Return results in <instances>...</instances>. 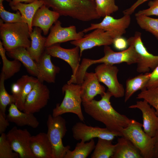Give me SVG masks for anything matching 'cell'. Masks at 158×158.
Masks as SVG:
<instances>
[{
    "label": "cell",
    "mask_w": 158,
    "mask_h": 158,
    "mask_svg": "<svg viewBox=\"0 0 158 158\" xmlns=\"http://www.w3.org/2000/svg\"><path fill=\"white\" fill-rule=\"evenodd\" d=\"M112 96L107 90L100 100L83 102L82 104L85 112L94 119L102 123L109 130L121 134L122 129L128 126L132 119L113 108L110 102Z\"/></svg>",
    "instance_id": "obj_1"
},
{
    "label": "cell",
    "mask_w": 158,
    "mask_h": 158,
    "mask_svg": "<svg viewBox=\"0 0 158 158\" xmlns=\"http://www.w3.org/2000/svg\"><path fill=\"white\" fill-rule=\"evenodd\" d=\"M44 5L58 13L83 21L101 17L96 10L95 1L92 0H41Z\"/></svg>",
    "instance_id": "obj_2"
},
{
    "label": "cell",
    "mask_w": 158,
    "mask_h": 158,
    "mask_svg": "<svg viewBox=\"0 0 158 158\" xmlns=\"http://www.w3.org/2000/svg\"><path fill=\"white\" fill-rule=\"evenodd\" d=\"M129 46L127 49L119 52H115L109 46H104V56L97 60L83 58L76 75L79 78L83 79L87 68L94 64L104 63L113 65L124 62L129 65L137 63L138 60V54L132 45Z\"/></svg>",
    "instance_id": "obj_3"
},
{
    "label": "cell",
    "mask_w": 158,
    "mask_h": 158,
    "mask_svg": "<svg viewBox=\"0 0 158 158\" xmlns=\"http://www.w3.org/2000/svg\"><path fill=\"white\" fill-rule=\"evenodd\" d=\"M0 20V38L4 48L8 51L18 47L27 48L31 46L28 26L24 22L4 23Z\"/></svg>",
    "instance_id": "obj_4"
},
{
    "label": "cell",
    "mask_w": 158,
    "mask_h": 158,
    "mask_svg": "<svg viewBox=\"0 0 158 158\" xmlns=\"http://www.w3.org/2000/svg\"><path fill=\"white\" fill-rule=\"evenodd\" d=\"M62 91L64 94L63 99L61 104H57L53 109L52 115L56 116L66 113H72L77 115L81 122H84L85 119L81 107L82 101L80 85L67 83L62 87Z\"/></svg>",
    "instance_id": "obj_5"
},
{
    "label": "cell",
    "mask_w": 158,
    "mask_h": 158,
    "mask_svg": "<svg viewBox=\"0 0 158 158\" xmlns=\"http://www.w3.org/2000/svg\"><path fill=\"white\" fill-rule=\"evenodd\" d=\"M142 124L132 119L128 126L122 129L121 133L138 149L143 158H152L154 138L147 134L142 129Z\"/></svg>",
    "instance_id": "obj_6"
},
{
    "label": "cell",
    "mask_w": 158,
    "mask_h": 158,
    "mask_svg": "<svg viewBox=\"0 0 158 158\" xmlns=\"http://www.w3.org/2000/svg\"><path fill=\"white\" fill-rule=\"evenodd\" d=\"M47 125V133L52 146L53 158H64L71 148L69 145L64 146L62 142L67 131L65 120L61 115L54 116L49 114Z\"/></svg>",
    "instance_id": "obj_7"
},
{
    "label": "cell",
    "mask_w": 158,
    "mask_h": 158,
    "mask_svg": "<svg viewBox=\"0 0 158 158\" xmlns=\"http://www.w3.org/2000/svg\"><path fill=\"white\" fill-rule=\"evenodd\" d=\"M121 37L116 32L105 31L100 28H97L92 32L84 35L81 39L71 41V44L78 46L80 49L81 57L85 50L96 46H109L113 44L114 39Z\"/></svg>",
    "instance_id": "obj_8"
},
{
    "label": "cell",
    "mask_w": 158,
    "mask_h": 158,
    "mask_svg": "<svg viewBox=\"0 0 158 158\" xmlns=\"http://www.w3.org/2000/svg\"><path fill=\"white\" fill-rule=\"evenodd\" d=\"M118 71L116 66L104 63L98 66L95 69V73L99 82L105 84L112 96L116 98L123 97L125 93L123 85L118 80Z\"/></svg>",
    "instance_id": "obj_9"
},
{
    "label": "cell",
    "mask_w": 158,
    "mask_h": 158,
    "mask_svg": "<svg viewBox=\"0 0 158 158\" xmlns=\"http://www.w3.org/2000/svg\"><path fill=\"white\" fill-rule=\"evenodd\" d=\"M128 45H132L138 56L137 71L140 73L149 72L158 65V55H154L149 52L145 46L141 38V33L135 32L133 36L127 40Z\"/></svg>",
    "instance_id": "obj_10"
},
{
    "label": "cell",
    "mask_w": 158,
    "mask_h": 158,
    "mask_svg": "<svg viewBox=\"0 0 158 158\" xmlns=\"http://www.w3.org/2000/svg\"><path fill=\"white\" fill-rule=\"evenodd\" d=\"M73 136L76 140L85 142L95 138L113 140L116 137L122 136L119 133L112 131L107 128L89 126L81 122L72 127Z\"/></svg>",
    "instance_id": "obj_11"
},
{
    "label": "cell",
    "mask_w": 158,
    "mask_h": 158,
    "mask_svg": "<svg viewBox=\"0 0 158 158\" xmlns=\"http://www.w3.org/2000/svg\"><path fill=\"white\" fill-rule=\"evenodd\" d=\"M31 135L26 129H18L14 126L6 134V139L13 150L20 158H35L30 146Z\"/></svg>",
    "instance_id": "obj_12"
},
{
    "label": "cell",
    "mask_w": 158,
    "mask_h": 158,
    "mask_svg": "<svg viewBox=\"0 0 158 158\" xmlns=\"http://www.w3.org/2000/svg\"><path fill=\"white\" fill-rule=\"evenodd\" d=\"M49 97V89L38 80L26 98L23 111L32 114L39 112L47 105Z\"/></svg>",
    "instance_id": "obj_13"
},
{
    "label": "cell",
    "mask_w": 158,
    "mask_h": 158,
    "mask_svg": "<svg viewBox=\"0 0 158 158\" xmlns=\"http://www.w3.org/2000/svg\"><path fill=\"white\" fill-rule=\"evenodd\" d=\"M82 31L77 32L74 25L67 27L61 26V23L57 20L50 28L46 38L45 47H47L55 44L79 40L84 35Z\"/></svg>",
    "instance_id": "obj_14"
},
{
    "label": "cell",
    "mask_w": 158,
    "mask_h": 158,
    "mask_svg": "<svg viewBox=\"0 0 158 158\" xmlns=\"http://www.w3.org/2000/svg\"><path fill=\"white\" fill-rule=\"evenodd\" d=\"M131 22L130 15H124L121 18L115 19L109 16L104 17L103 20L99 23H91L90 26L83 30L84 33L97 28H100L105 31H114L120 36L126 32V30L129 26Z\"/></svg>",
    "instance_id": "obj_15"
},
{
    "label": "cell",
    "mask_w": 158,
    "mask_h": 158,
    "mask_svg": "<svg viewBox=\"0 0 158 158\" xmlns=\"http://www.w3.org/2000/svg\"><path fill=\"white\" fill-rule=\"evenodd\" d=\"M145 100L138 101L128 108L138 109L141 111L144 131L150 136L154 137L158 130V116L154 109Z\"/></svg>",
    "instance_id": "obj_16"
},
{
    "label": "cell",
    "mask_w": 158,
    "mask_h": 158,
    "mask_svg": "<svg viewBox=\"0 0 158 158\" xmlns=\"http://www.w3.org/2000/svg\"><path fill=\"white\" fill-rule=\"evenodd\" d=\"M45 50L51 56L60 59L68 63L71 66L74 75L80 65V49L78 46L71 49L61 47L59 43L46 47Z\"/></svg>",
    "instance_id": "obj_17"
},
{
    "label": "cell",
    "mask_w": 158,
    "mask_h": 158,
    "mask_svg": "<svg viewBox=\"0 0 158 158\" xmlns=\"http://www.w3.org/2000/svg\"><path fill=\"white\" fill-rule=\"evenodd\" d=\"M99 82L95 73L86 71L80 85L82 102L91 101L97 95L102 97L104 95L105 92V88Z\"/></svg>",
    "instance_id": "obj_18"
},
{
    "label": "cell",
    "mask_w": 158,
    "mask_h": 158,
    "mask_svg": "<svg viewBox=\"0 0 158 158\" xmlns=\"http://www.w3.org/2000/svg\"><path fill=\"white\" fill-rule=\"evenodd\" d=\"M60 16L58 13L50 10L48 7L44 4L37 11L34 16L32 22V27L40 28L44 35H46Z\"/></svg>",
    "instance_id": "obj_19"
},
{
    "label": "cell",
    "mask_w": 158,
    "mask_h": 158,
    "mask_svg": "<svg viewBox=\"0 0 158 158\" xmlns=\"http://www.w3.org/2000/svg\"><path fill=\"white\" fill-rule=\"evenodd\" d=\"M51 56L45 50L37 63L39 74L37 78L42 82L54 83L56 75L60 72V68L51 62Z\"/></svg>",
    "instance_id": "obj_20"
},
{
    "label": "cell",
    "mask_w": 158,
    "mask_h": 158,
    "mask_svg": "<svg viewBox=\"0 0 158 158\" xmlns=\"http://www.w3.org/2000/svg\"><path fill=\"white\" fill-rule=\"evenodd\" d=\"M30 146L35 158H53L52 147L47 133H40L32 136Z\"/></svg>",
    "instance_id": "obj_21"
},
{
    "label": "cell",
    "mask_w": 158,
    "mask_h": 158,
    "mask_svg": "<svg viewBox=\"0 0 158 158\" xmlns=\"http://www.w3.org/2000/svg\"><path fill=\"white\" fill-rule=\"evenodd\" d=\"M33 114L22 112L14 103H12L10 105L6 118L9 122L14 123L18 126H28L36 128L39 122Z\"/></svg>",
    "instance_id": "obj_22"
},
{
    "label": "cell",
    "mask_w": 158,
    "mask_h": 158,
    "mask_svg": "<svg viewBox=\"0 0 158 158\" xmlns=\"http://www.w3.org/2000/svg\"><path fill=\"white\" fill-rule=\"evenodd\" d=\"M6 52L7 55L9 57L18 60L22 63L29 74L38 77L39 71L37 63L32 58L26 48L18 47Z\"/></svg>",
    "instance_id": "obj_23"
},
{
    "label": "cell",
    "mask_w": 158,
    "mask_h": 158,
    "mask_svg": "<svg viewBox=\"0 0 158 158\" xmlns=\"http://www.w3.org/2000/svg\"><path fill=\"white\" fill-rule=\"evenodd\" d=\"M111 158H143L138 149L128 138L123 136L117 139Z\"/></svg>",
    "instance_id": "obj_24"
},
{
    "label": "cell",
    "mask_w": 158,
    "mask_h": 158,
    "mask_svg": "<svg viewBox=\"0 0 158 158\" xmlns=\"http://www.w3.org/2000/svg\"><path fill=\"white\" fill-rule=\"evenodd\" d=\"M44 4L41 0H35L30 3L19 2L9 6L12 10L20 12L25 23L28 25L31 33L33 30L32 22L34 16L37 11Z\"/></svg>",
    "instance_id": "obj_25"
},
{
    "label": "cell",
    "mask_w": 158,
    "mask_h": 158,
    "mask_svg": "<svg viewBox=\"0 0 158 158\" xmlns=\"http://www.w3.org/2000/svg\"><path fill=\"white\" fill-rule=\"evenodd\" d=\"M42 30L35 27L30 33L31 46L27 49L33 59L37 63L42 54L45 51L46 38L42 34Z\"/></svg>",
    "instance_id": "obj_26"
},
{
    "label": "cell",
    "mask_w": 158,
    "mask_h": 158,
    "mask_svg": "<svg viewBox=\"0 0 158 158\" xmlns=\"http://www.w3.org/2000/svg\"><path fill=\"white\" fill-rule=\"evenodd\" d=\"M38 80L37 78L25 75L16 81L19 87V93L15 104L20 111H23L26 98Z\"/></svg>",
    "instance_id": "obj_27"
},
{
    "label": "cell",
    "mask_w": 158,
    "mask_h": 158,
    "mask_svg": "<svg viewBox=\"0 0 158 158\" xmlns=\"http://www.w3.org/2000/svg\"><path fill=\"white\" fill-rule=\"evenodd\" d=\"M151 73H141L133 78L127 79L126 83L124 102H126L136 92L147 89Z\"/></svg>",
    "instance_id": "obj_28"
},
{
    "label": "cell",
    "mask_w": 158,
    "mask_h": 158,
    "mask_svg": "<svg viewBox=\"0 0 158 158\" xmlns=\"http://www.w3.org/2000/svg\"><path fill=\"white\" fill-rule=\"evenodd\" d=\"M6 51L2 42L0 41V54L3 62L1 73L4 75L5 80L10 78L18 72L21 65V63L18 60L14 59L10 61L8 59L6 56Z\"/></svg>",
    "instance_id": "obj_29"
},
{
    "label": "cell",
    "mask_w": 158,
    "mask_h": 158,
    "mask_svg": "<svg viewBox=\"0 0 158 158\" xmlns=\"http://www.w3.org/2000/svg\"><path fill=\"white\" fill-rule=\"evenodd\" d=\"M112 140L98 138V140L91 158H111L115 151L116 144H112Z\"/></svg>",
    "instance_id": "obj_30"
},
{
    "label": "cell",
    "mask_w": 158,
    "mask_h": 158,
    "mask_svg": "<svg viewBox=\"0 0 158 158\" xmlns=\"http://www.w3.org/2000/svg\"><path fill=\"white\" fill-rule=\"evenodd\" d=\"M95 143L93 139L87 142L81 141L76 144L74 149L68 150L64 158H86L94 150Z\"/></svg>",
    "instance_id": "obj_31"
},
{
    "label": "cell",
    "mask_w": 158,
    "mask_h": 158,
    "mask_svg": "<svg viewBox=\"0 0 158 158\" xmlns=\"http://www.w3.org/2000/svg\"><path fill=\"white\" fill-rule=\"evenodd\" d=\"M135 16L137 23L140 27L152 33L158 40V18L144 15Z\"/></svg>",
    "instance_id": "obj_32"
},
{
    "label": "cell",
    "mask_w": 158,
    "mask_h": 158,
    "mask_svg": "<svg viewBox=\"0 0 158 158\" xmlns=\"http://www.w3.org/2000/svg\"><path fill=\"white\" fill-rule=\"evenodd\" d=\"M95 1L96 11L100 17L109 16L118 9L115 0H95Z\"/></svg>",
    "instance_id": "obj_33"
},
{
    "label": "cell",
    "mask_w": 158,
    "mask_h": 158,
    "mask_svg": "<svg viewBox=\"0 0 158 158\" xmlns=\"http://www.w3.org/2000/svg\"><path fill=\"white\" fill-rule=\"evenodd\" d=\"M4 76L1 73L0 76V111L6 117L5 112L8 105L15 104V99L12 95L8 94L5 87Z\"/></svg>",
    "instance_id": "obj_34"
},
{
    "label": "cell",
    "mask_w": 158,
    "mask_h": 158,
    "mask_svg": "<svg viewBox=\"0 0 158 158\" xmlns=\"http://www.w3.org/2000/svg\"><path fill=\"white\" fill-rule=\"evenodd\" d=\"M136 98L146 100L154 109L156 114L158 116V87L141 91Z\"/></svg>",
    "instance_id": "obj_35"
},
{
    "label": "cell",
    "mask_w": 158,
    "mask_h": 158,
    "mask_svg": "<svg viewBox=\"0 0 158 158\" xmlns=\"http://www.w3.org/2000/svg\"><path fill=\"white\" fill-rule=\"evenodd\" d=\"M0 136V158H18V154L13 150L4 133Z\"/></svg>",
    "instance_id": "obj_36"
},
{
    "label": "cell",
    "mask_w": 158,
    "mask_h": 158,
    "mask_svg": "<svg viewBox=\"0 0 158 158\" xmlns=\"http://www.w3.org/2000/svg\"><path fill=\"white\" fill-rule=\"evenodd\" d=\"M0 16L5 23H25L19 11H17L16 13L9 12L5 10L3 4H0Z\"/></svg>",
    "instance_id": "obj_37"
},
{
    "label": "cell",
    "mask_w": 158,
    "mask_h": 158,
    "mask_svg": "<svg viewBox=\"0 0 158 158\" xmlns=\"http://www.w3.org/2000/svg\"><path fill=\"white\" fill-rule=\"evenodd\" d=\"M148 5L149 7L148 8L140 10L135 13V16L140 15L158 16V0L149 1Z\"/></svg>",
    "instance_id": "obj_38"
},
{
    "label": "cell",
    "mask_w": 158,
    "mask_h": 158,
    "mask_svg": "<svg viewBox=\"0 0 158 158\" xmlns=\"http://www.w3.org/2000/svg\"><path fill=\"white\" fill-rule=\"evenodd\" d=\"M158 87V65L151 73L147 89H150Z\"/></svg>",
    "instance_id": "obj_39"
},
{
    "label": "cell",
    "mask_w": 158,
    "mask_h": 158,
    "mask_svg": "<svg viewBox=\"0 0 158 158\" xmlns=\"http://www.w3.org/2000/svg\"><path fill=\"white\" fill-rule=\"evenodd\" d=\"M113 44L115 49L121 51L126 49L128 45L127 40L121 36L115 38Z\"/></svg>",
    "instance_id": "obj_40"
},
{
    "label": "cell",
    "mask_w": 158,
    "mask_h": 158,
    "mask_svg": "<svg viewBox=\"0 0 158 158\" xmlns=\"http://www.w3.org/2000/svg\"><path fill=\"white\" fill-rule=\"evenodd\" d=\"M9 121L4 116L1 112L0 111V134L4 133L7 127L9 126Z\"/></svg>",
    "instance_id": "obj_41"
},
{
    "label": "cell",
    "mask_w": 158,
    "mask_h": 158,
    "mask_svg": "<svg viewBox=\"0 0 158 158\" xmlns=\"http://www.w3.org/2000/svg\"><path fill=\"white\" fill-rule=\"evenodd\" d=\"M148 0H137L130 7L123 11L124 15H131L139 5Z\"/></svg>",
    "instance_id": "obj_42"
},
{
    "label": "cell",
    "mask_w": 158,
    "mask_h": 158,
    "mask_svg": "<svg viewBox=\"0 0 158 158\" xmlns=\"http://www.w3.org/2000/svg\"><path fill=\"white\" fill-rule=\"evenodd\" d=\"M154 137L155 139V144L153 158H158V130Z\"/></svg>",
    "instance_id": "obj_43"
},
{
    "label": "cell",
    "mask_w": 158,
    "mask_h": 158,
    "mask_svg": "<svg viewBox=\"0 0 158 158\" xmlns=\"http://www.w3.org/2000/svg\"><path fill=\"white\" fill-rule=\"evenodd\" d=\"M35 0H12L9 2V5H12L15 4L19 2H24L25 3H29L32 2Z\"/></svg>",
    "instance_id": "obj_44"
},
{
    "label": "cell",
    "mask_w": 158,
    "mask_h": 158,
    "mask_svg": "<svg viewBox=\"0 0 158 158\" xmlns=\"http://www.w3.org/2000/svg\"><path fill=\"white\" fill-rule=\"evenodd\" d=\"M4 1H6L9 3L12 1V0H0V4H3V2Z\"/></svg>",
    "instance_id": "obj_45"
},
{
    "label": "cell",
    "mask_w": 158,
    "mask_h": 158,
    "mask_svg": "<svg viewBox=\"0 0 158 158\" xmlns=\"http://www.w3.org/2000/svg\"><path fill=\"white\" fill-rule=\"evenodd\" d=\"M92 0V1H95V0Z\"/></svg>",
    "instance_id": "obj_46"
}]
</instances>
